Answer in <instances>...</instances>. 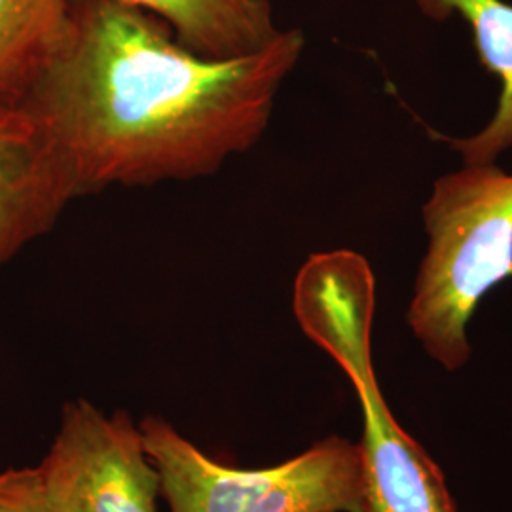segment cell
I'll return each instance as SVG.
<instances>
[{
	"instance_id": "ba28073f",
	"label": "cell",
	"mask_w": 512,
	"mask_h": 512,
	"mask_svg": "<svg viewBox=\"0 0 512 512\" xmlns=\"http://www.w3.org/2000/svg\"><path fill=\"white\" fill-rule=\"evenodd\" d=\"M164 19L184 46L211 57L253 54L279 37L272 0H126Z\"/></svg>"
},
{
	"instance_id": "7a4b0ae2",
	"label": "cell",
	"mask_w": 512,
	"mask_h": 512,
	"mask_svg": "<svg viewBox=\"0 0 512 512\" xmlns=\"http://www.w3.org/2000/svg\"><path fill=\"white\" fill-rule=\"evenodd\" d=\"M293 304L306 336L340 365L359 397L368 512H458L439 465L401 429L374 376L376 283L365 258L311 256L296 277Z\"/></svg>"
},
{
	"instance_id": "277c9868",
	"label": "cell",
	"mask_w": 512,
	"mask_h": 512,
	"mask_svg": "<svg viewBox=\"0 0 512 512\" xmlns=\"http://www.w3.org/2000/svg\"><path fill=\"white\" fill-rule=\"evenodd\" d=\"M169 512H368L361 446L327 437L264 469L207 456L162 416L139 421Z\"/></svg>"
},
{
	"instance_id": "9c48e42d",
	"label": "cell",
	"mask_w": 512,
	"mask_h": 512,
	"mask_svg": "<svg viewBox=\"0 0 512 512\" xmlns=\"http://www.w3.org/2000/svg\"><path fill=\"white\" fill-rule=\"evenodd\" d=\"M73 0H0V109H18L54 55Z\"/></svg>"
},
{
	"instance_id": "6da1fadb",
	"label": "cell",
	"mask_w": 512,
	"mask_h": 512,
	"mask_svg": "<svg viewBox=\"0 0 512 512\" xmlns=\"http://www.w3.org/2000/svg\"><path fill=\"white\" fill-rule=\"evenodd\" d=\"M304 50L298 29L253 54L211 57L126 0H73L25 110L78 194L190 181L255 147Z\"/></svg>"
},
{
	"instance_id": "52a82bcc",
	"label": "cell",
	"mask_w": 512,
	"mask_h": 512,
	"mask_svg": "<svg viewBox=\"0 0 512 512\" xmlns=\"http://www.w3.org/2000/svg\"><path fill=\"white\" fill-rule=\"evenodd\" d=\"M421 14L433 21L463 19L473 33L480 65L501 84L494 118L467 139L450 147L461 152L465 165L492 164L512 148V4L505 0H416Z\"/></svg>"
},
{
	"instance_id": "8992f818",
	"label": "cell",
	"mask_w": 512,
	"mask_h": 512,
	"mask_svg": "<svg viewBox=\"0 0 512 512\" xmlns=\"http://www.w3.org/2000/svg\"><path fill=\"white\" fill-rule=\"evenodd\" d=\"M80 198L71 173L37 122L0 109V270Z\"/></svg>"
},
{
	"instance_id": "3957f363",
	"label": "cell",
	"mask_w": 512,
	"mask_h": 512,
	"mask_svg": "<svg viewBox=\"0 0 512 512\" xmlns=\"http://www.w3.org/2000/svg\"><path fill=\"white\" fill-rule=\"evenodd\" d=\"M421 217L429 247L406 321L437 363L458 370L480 300L512 277V175L465 165L435 181Z\"/></svg>"
},
{
	"instance_id": "5b68a950",
	"label": "cell",
	"mask_w": 512,
	"mask_h": 512,
	"mask_svg": "<svg viewBox=\"0 0 512 512\" xmlns=\"http://www.w3.org/2000/svg\"><path fill=\"white\" fill-rule=\"evenodd\" d=\"M38 467L50 512H158L160 476L126 410L107 416L86 399L65 404Z\"/></svg>"
},
{
	"instance_id": "30bf717a",
	"label": "cell",
	"mask_w": 512,
	"mask_h": 512,
	"mask_svg": "<svg viewBox=\"0 0 512 512\" xmlns=\"http://www.w3.org/2000/svg\"><path fill=\"white\" fill-rule=\"evenodd\" d=\"M0 512H50L38 465L0 473Z\"/></svg>"
}]
</instances>
